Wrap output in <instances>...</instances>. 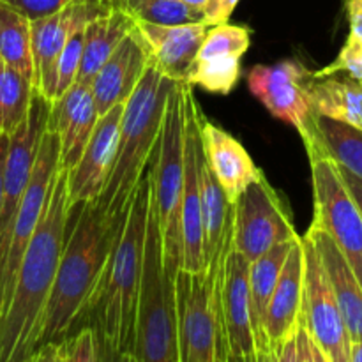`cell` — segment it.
I'll return each mask as SVG.
<instances>
[{
	"mask_svg": "<svg viewBox=\"0 0 362 362\" xmlns=\"http://www.w3.org/2000/svg\"><path fill=\"white\" fill-rule=\"evenodd\" d=\"M71 212L67 170L59 166L0 317V362H23L39 349L42 317L66 243Z\"/></svg>",
	"mask_w": 362,
	"mask_h": 362,
	"instance_id": "obj_1",
	"label": "cell"
},
{
	"mask_svg": "<svg viewBox=\"0 0 362 362\" xmlns=\"http://www.w3.org/2000/svg\"><path fill=\"white\" fill-rule=\"evenodd\" d=\"M151 165L127 202L105 274L85 317L98 336L101 354L134 352L145 228L151 204Z\"/></svg>",
	"mask_w": 362,
	"mask_h": 362,
	"instance_id": "obj_2",
	"label": "cell"
},
{
	"mask_svg": "<svg viewBox=\"0 0 362 362\" xmlns=\"http://www.w3.org/2000/svg\"><path fill=\"white\" fill-rule=\"evenodd\" d=\"M78 207L80 211L73 228L66 235L46 304L39 346L60 343L73 334L80 320L87 317L124 216L110 218L99 212L94 204Z\"/></svg>",
	"mask_w": 362,
	"mask_h": 362,
	"instance_id": "obj_3",
	"label": "cell"
},
{
	"mask_svg": "<svg viewBox=\"0 0 362 362\" xmlns=\"http://www.w3.org/2000/svg\"><path fill=\"white\" fill-rule=\"evenodd\" d=\"M177 81L147 66L140 83L124 105L117 158L95 209L110 218H120L129 198L151 165L161 134L166 101Z\"/></svg>",
	"mask_w": 362,
	"mask_h": 362,
	"instance_id": "obj_4",
	"label": "cell"
},
{
	"mask_svg": "<svg viewBox=\"0 0 362 362\" xmlns=\"http://www.w3.org/2000/svg\"><path fill=\"white\" fill-rule=\"evenodd\" d=\"M134 354L140 362H180L175 286L165 269L161 233L152 202V184L138 293Z\"/></svg>",
	"mask_w": 362,
	"mask_h": 362,
	"instance_id": "obj_5",
	"label": "cell"
},
{
	"mask_svg": "<svg viewBox=\"0 0 362 362\" xmlns=\"http://www.w3.org/2000/svg\"><path fill=\"white\" fill-rule=\"evenodd\" d=\"M151 173L152 202L161 233L165 269L170 278L175 279L180 269V205L184 187V103L180 81L166 101Z\"/></svg>",
	"mask_w": 362,
	"mask_h": 362,
	"instance_id": "obj_6",
	"label": "cell"
},
{
	"mask_svg": "<svg viewBox=\"0 0 362 362\" xmlns=\"http://www.w3.org/2000/svg\"><path fill=\"white\" fill-rule=\"evenodd\" d=\"M311 165L313 184V223L324 230L346 262L362 286V216L352 194L339 175L338 165L329 158L318 141V134L304 140Z\"/></svg>",
	"mask_w": 362,
	"mask_h": 362,
	"instance_id": "obj_7",
	"label": "cell"
},
{
	"mask_svg": "<svg viewBox=\"0 0 362 362\" xmlns=\"http://www.w3.org/2000/svg\"><path fill=\"white\" fill-rule=\"evenodd\" d=\"M173 286L180 362H225L221 322L207 269L179 271Z\"/></svg>",
	"mask_w": 362,
	"mask_h": 362,
	"instance_id": "obj_8",
	"label": "cell"
},
{
	"mask_svg": "<svg viewBox=\"0 0 362 362\" xmlns=\"http://www.w3.org/2000/svg\"><path fill=\"white\" fill-rule=\"evenodd\" d=\"M232 205V247L250 264L276 244L299 239L290 212L265 175L250 184Z\"/></svg>",
	"mask_w": 362,
	"mask_h": 362,
	"instance_id": "obj_9",
	"label": "cell"
},
{
	"mask_svg": "<svg viewBox=\"0 0 362 362\" xmlns=\"http://www.w3.org/2000/svg\"><path fill=\"white\" fill-rule=\"evenodd\" d=\"M59 136H57L55 131L46 127L45 134L39 141L30 180H28L27 189L21 197L13 230H11L9 247H7L6 264H4L2 279H0V317H2L7 300H9L14 278H16L25 250L30 243V237L37 226L39 219H41L42 211H45L49 189H52L57 170H59Z\"/></svg>",
	"mask_w": 362,
	"mask_h": 362,
	"instance_id": "obj_10",
	"label": "cell"
},
{
	"mask_svg": "<svg viewBox=\"0 0 362 362\" xmlns=\"http://www.w3.org/2000/svg\"><path fill=\"white\" fill-rule=\"evenodd\" d=\"M300 239H303L304 251V290L300 324L329 361L349 362L352 339H350L341 311H339L334 293L329 285L324 265H322L313 243L306 235Z\"/></svg>",
	"mask_w": 362,
	"mask_h": 362,
	"instance_id": "obj_11",
	"label": "cell"
},
{
	"mask_svg": "<svg viewBox=\"0 0 362 362\" xmlns=\"http://www.w3.org/2000/svg\"><path fill=\"white\" fill-rule=\"evenodd\" d=\"M310 78L308 67L299 60L288 59L271 66H255L247 73V87L276 119L292 124L306 140L317 133V115L308 99Z\"/></svg>",
	"mask_w": 362,
	"mask_h": 362,
	"instance_id": "obj_12",
	"label": "cell"
},
{
	"mask_svg": "<svg viewBox=\"0 0 362 362\" xmlns=\"http://www.w3.org/2000/svg\"><path fill=\"white\" fill-rule=\"evenodd\" d=\"M49 106H52V103H48L35 92L27 120L9 138V145H7L6 166H4L2 205H0V279H2L14 218H16L21 197L27 189L28 180H30L39 141H41L46 127H48Z\"/></svg>",
	"mask_w": 362,
	"mask_h": 362,
	"instance_id": "obj_13",
	"label": "cell"
},
{
	"mask_svg": "<svg viewBox=\"0 0 362 362\" xmlns=\"http://www.w3.org/2000/svg\"><path fill=\"white\" fill-rule=\"evenodd\" d=\"M124 105L126 103H120L99 117L80 159L67 170L71 207L95 204L101 197L117 158Z\"/></svg>",
	"mask_w": 362,
	"mask_h": 362,
	"instance_id": "obj_14",
	"label": "cell"
},
{
	"mask_svg": "<svg viewBox=\"0 0 362 362\" xmlns=\"http://www.w3.org/2000/svg\"><path fill=\"white\" fill-rule=\"evenodd\" d=\"M250 267V262L230 247L221 278L214 286L223 341L230 356H250L258 352L251 329Z\"/></svg>",
	"mask_w": 362,
	"mask_h": 362,
	"instance_id": "obj_15",
	"label": "cell"
},
{
	"mask_svg": "<svg viewBox=\"0 0 362 362\" xmlns=\"http://www.w3.org/2000/svg\"><path fill=\"white\" fill-rule=\"evenodd\" d=\"M250 42V28L228 21L211 27L198 49L187 83L214 94H230L239 81L240 59Z\"/></svg>",
	"mask_w": 362,
	"mask_h": 362,
	"instance_id": "obj_16",
	"label": "cell"
},
{
	"mask_svg": "<svg viewBox=\"0 0 362 362\" xmlns=\"http://www.w3.org/2000/svg\"><path fill=\"white\" fill-rule=\"evenodd\" d=\"M207 23L156 25L134 20V30L147 52L148 66L173 81H187L209 30Z\"/></svg>",
	"mask_w": 362,
	"mask_h": 362,
	"instance_id": "obj_17",
	"label": "cell"
},
{
	"mask_svg": "<svg viewBox=\"0 0 362 362\" xmlns=\"http://www.w3.org/2000/svg\"><path fill=\"white\" fill-rule=\"evenodd\" d=\"M99 113L95 110L90 85L74 81L55 103L49 106L48 129L59 136V166L71 170L80 159Z\"/></svg>",
	"mask_w": 362,
	"mask_h": 362,
	"instance_id": "obj_18",
	"label": "cell"
},
{
	"mask_svg": "<svg viewBox=\"0 0 362 362\" xmlns=\"http://www.w3.org/2000/svg\"><path fill=\"white\" fill-rule=\"evenodd\" d=\"M200 141L205 161L230 204H235L250 184L264 177L243 144L205 119L204 113H200Z\"/></svg>",
	"mask_w": 362,
	"mask_h": 362,
	"instance_id": "obj_19",
	"label": "cell"
},
{
	"mask_svg": "<svg viewBox=\"0 0 362 362\" xmlns=\"http://www.w3.org/2000/svg\"><path fill=\"white\" fill-rule=\"evenodd\" d=\"M147 66L148 59L145 46L133 28L90 81V90L99 117L129 99Z\"/></svg>",
	"mask_w": 362,
	"mask_h": 362,
	"instance_id": "obj_20",
	"label": "cell"
},
{
	"mask_svg": "<svg viewBox=\"0 0 362 362\" xmlns=\"http://www.w3.org/2000/svg\"><path fill=\"white\" fill-rule=\"evenodd\" d=\"M303 290L304 251L303 239H297L290 247L267 308L265 341H267L269 352H274L299 327L300 311H303Z\"/></svg>",
	"mask_w": 362,
	"mask_h": 362,
	"instance_id": "obj_21",
	"label": "cell"
},
{
	"mask_svg": "<svg viewBox=\"0 0 362 362\" xmlns=\"http://www.w3.org/2000/svg\"><path fill=\"white\" fill-rule=\"evenodd\" d=\"M320 257L329 285L336 297L352 343L362 341V286L334 240L322 228L311 225L304 233Z\"/></svg>",
	"mask_w": 362,
	"mask_h": 362,
	"instance_id": "obj_22",
	"label": "cell"
},
{
	"mask_svg": "<svg viewBox=\"0 0 362 362\" xmlns=\"http://www.w3.org/2000/svg\"><path fill=\"white\" fill-rule=\"evenodd\" d=\"M308 99L317 117L338 120L362 131V83L349 74L336 73L310 78Z\"/></svg>",
	"mask_w": 362,
	"mask_h": 362,
	"instance_id": "obj_23",
	"label": "cell"
},
{
	"mask_svg": "<svg viewBox=\"0 0 362 362\" xmlns=\"http://www.w3.org/2000/svg\"><path fill=\"white\" fill-rule=\"evenodd\" d=\"M134 28V18L115 7L110 13L95 18L83 30L80 69L76 81L90 85L103 64L119 48L127 34Z\"/></svg>",
	"mask_w": 362,
	"mask_h": 362,
	"instance_id": "obj_24",
	"label": "cell"
},
{
	"mask_svg": "<svg viewBox=\"0 0 362 362\" xmlns=\"http://www.w3.org/2000/svg\"><path fill=\"white\" fill-rule=\"evenodd\" d=\"M300 239V237H299ZM292 243H279L272 246L267 253L255 260L250 267V315L251 329H253L255 343L258 352L267 354V341H265V317L271 297L274 293L281 269L285 265Z\"/></svg>",
	"mask_w": 362,
	"mask_h": 362,
	"instance_id": "obj_25",
	"label": "cell"
},
{
	"mask_svg": "<svg viewBox=\"0 0 362 362\" xmlns=\"http://www.w3.org/2000/svg\"><path fill=\"white\" fill-rule=\"evenodd\" d=\"M34 95L30 78L0 60V136L11 138L23 126Z\"/></svg>",
	"mask_w": 362,
	"mask_h": 362,
	"instance_id": "obj_26",
	"label": "cell"
},
{
	"mask_svg": "<svg viewBox=\"0 0 362 362\" xmlns=\"http://www.w3.org/2000/svg\"><path fill=\"white\" fill-rule=\"evenodd\" d=\"M0 60L34 80L30 20L2 0H0Z\"/></svg>",
	"mask_w": 362,
	"mask_h": 362,
	"instance_id": "obj_27",
	"label": "cell"
},
{
	"mask_svg": "<svg viewBox=\"0 0 362 362\" xmlns=\"http://www.w3.org/2000/svg\"><path fill=\"white\" fill-rule=\"evenodd\" d=\"M315 124L325 154L362 180V131L327 117H317Z\"/></svg>",
	"mask_w": 362,
	"mask_h": 362,
	"instance_id": "obj_28",
	"label": "cell"
},
{
	"mask_svg": "<svg viewBox=\"0 0 362 362\" xmlns=\"http://www.w3.org/2000/svg\"><path fill=\"white\" fill-rule=\"evenodd\" d=\"M115 7L122 9L134 20L147 23H205L204 11L187 6L180 0H115Z\"/></svg>",
	"mask_w": 362,
	"mask_h": 362,
	"instance_id": "obj_29",
	"label": "cell"
},
{
	"mask_svg": "<svg viewBox=\"0 0 362 362\" xmlns=\"http://www.w3.org/2000/svg\"><path fill=\"white\" fill-rule=\"evenodd\" d=\"M59 345L60 362H101L99 361L98 336L90 325L76 329Z\"/></svg>",
	"mask_w": 362,
	"mask_h": 362,
	"instance_id": "obj_30",
	"label": "cell"
},
{
	"mask_svg": "<svg viewBox=\"0 0 362 362\" xmlns=\"http://www.w3.org/2000/svg\"><path fill=\"white\" fill-rule=\"evenodd\" d=\"M81 49H83V30L74 34L73 37L64 45L62 52H60L59 59H57L55 101L74 83V81H76L78 69H80Z\"/></svg>",
	"mask_w": 362,
	"mask_h": 362,
	"instance_id": "obj_31",
	"label": "cell"
},
{
	"mask_svg": "<svg viewBox=\"0 0 362 362\" xmlns=\"http://www.w3.org/2000/svg\"><path fill=\"white\" fill-rule=\"evenodd\" d=\"M2 2L9 4L16 11L28 18V20H37V18L48 16V14L57 13L62 9L67 2L71 0H2Z\"/></svg>",
	"mask_w": 362,
	"mask_h": 362,
	"instance_id": "obj_32",
	"label": "cell"
},
{
	"mask_svg": "<svg viewBox=\"0 0 362 362\" xmlns=\"http://www.w3.org/2000/svg\"><path fill=\"white\" fill-rule=\"evenodd\" d=\"M237 4H239V0H207V4L204 6L205 23L209 27L226 23Z\"/></svg>",
	"mask_w": 362,
	"mask_h": 362,
	"instance_id": "obj_33",
	"label": "cell"
},
{
	"mask_svg": "<svg viewBox=\"0 0 362 362\" xmlns=\"http://www.w3.org/2000/svg\"><path fill=\"white\" fill-rule=\"evenodd\" d=\"M350 34L349 41L362 46V0H346Z\"/></svg>",
	"mask_w": 362,
	"mask_h": 362,
	"instance_id": "obj_34",
	"label": "cell"
},
{
	"mask_svg": "<svg viewBox=\"0 0 362 362\" xmlns=\"http://www.w3.org/2000/svg\"><path fill=\"white\" fill-rule=\"evenodd\" d=\"M274 356H276V362H304L297 331L293 332L290 338H286L285 341L274 350Z\"/></svg>",
	"mask_w": 362,
	"mask_h": 362,
	"instance_id": "obj_35",
	"label": "cell"
},
{
	"mask_svg": "<svg viewBox=\"0 0 362 362\" xmlns=\"http://www.w3.org/2000/svg\"><path fill=\"white\" fill-rule=\"evenodd\" d=\"M297 336H299L304 362H331L327 357H325V354L318 349L317 343L308 336L306 329L303 327V324H299V327H297Z\"/></svg>",
	"mask_w": 362,
	"mask_h": 362,
	"instance_id": "obj_36",
	"label": "cell"
},
{
	"mask_svg": "<svg viewBox=\"0 0 362 362\" xmlns=\"http://www.w3.org/2000/svg\"><path fill=\"white\" fill-rule=\"evenodd\" d=\"M338 170H339V175H341V180L343 184L346 186V189H349V193L352 194L354 202L357 204V207H359L361 211V216H362V180L357 179L354 173H350L349 170H345L343 166L338 165Z\"/></svg>",
	"mask_w": 362,
	"mask_h": 362,
	"instance_id": "obj_37",
	"label": "cell"
},
{
	"mask_svg": "<svg viewBox=\"0 0 362 362\" xmlns=\"http://www.w3.org/2000/svg\"><path fill=\"white\" fill-rule=\"evenodd\" d=\"M23 362H60V345L59 343H46V345L39 346Z\"/></svg>",
	"mask_w": 362,
	"mask_h": 362,
	"instance_id": "obj_38",
	"label": "cell"
},
{
	"mask_svg": "<svg viewBox=\"0 0 362 362\" xmlns=\"http://www.w3.org/2000/svg\"><path fill=\"white\" fill-rule=\"evenodd\" d=\"M99 361L101 362H140L134 352H120V354H101L99 352Z\"/></svg>",
	"mask_w": 362,
	"mask_h": 362,
	"instance_id": "obj_39",
	"label": "cell"
},
{
	"mask_svg": "<svg viewBox=\"0 0 362 362\" xmlns=\"http://www.w3.org/2000/svg\"><path fill=\"white\" fill-rule=\"evenodd\" d=\"M7 145H9V138H4V136H0V205H2V189H4V166H6Z\"/></svg>",
	"mask_w": 362,
	"mask_h": 362,
	"instance_id": "obj_40",
	"label": "cell"
},
{
	"mask_svg": "<svg viewBox=\"0 0 362 362\" xmlns=\"http://www.w3.org/2000/svg\"><path fill=\"white\" fill-rule=\"evenodd\" d=\"M265 354L257 352V354H250V356H230L226 354L225 362H264Z\"/></svg>",
	"mask_w": 362,
	"mask_h": 362,
	"instance_id": "obj_41",
	"label": "cell"
},
{
	"mask_svg": "<svg viewBox=\"0 0 362 362\" xmlns=\"http://www.w3.org/2000/svg\"><path fill=\"white\" fill-rule=\"evenodd\" d=\"M349 362H362V341L352 343V346H350Z\"/></svg>",
	"mask_w": 362,
	"mask_h": 362,
	"instance_id": "obj_42",
	"label": "cell"
},
{
	"mask_svg": "<svg viewBox=\"0 0 362 362\" xmlns=\"http://www.w3.org/2000/svg\"><path fill=\"white\" fill-rule=\"evenodd\" d=\"M180 2H184V4H187V6L197 7V9L204 11V6L207 4V0H180Z\"/></svg>",
	"mask_w": 362,
	"mask_h": 362,
	"instance_id": "obj_43",
	"label": "cell"
},
{
	"mask_svg": "<svg viewBox=\"0 0 362 362\" xmlns=\"http://www.w3.org/2000/svg\"><path fill=\"white\" fill-rule=\"evenodd\" d=\"M264 362H276V356H274V352H267V354H265Z\"/></svg>",
	"mask_w": 362,
	"mask_h": 362,
	"instance_id": "obj_44",
	"label": "cell"
}]
</instances>
